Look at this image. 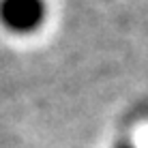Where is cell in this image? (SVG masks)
I'll list each match as a JSON object with an SVG mask.
<instances>
[{"label":"cell","instance_id":"obj_1","mask_svg":"<svg viewBox=\"0 0 148 148\" xmlns=\"http://www.w3.org/2000/svg\"><path fill=\"white\" fill-rule=\"evenodd\" d=\"M43 0H0V24L11 32H32L43 24Z\"/></svg>","mask_w":148,"mask_h":148},{"label":"cell","instance_id":"obj_2","mask_svg":"<svg viewBox=\"0 0 148 148\" xmlns=\"http://www.w3.org/2000/svg\"><path fill=\"white\" fill-rule=\"evenodd\" d=\"M116 148H135V146H131V144H118Z\"/></svg>","mask_w":148,"mask_h":148}]
</instances>
